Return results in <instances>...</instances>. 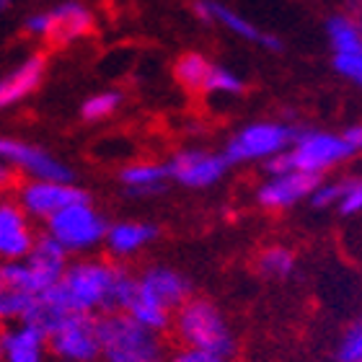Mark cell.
<instances>
[{
  "label": "cell",
  "instance_id": "obj_25",
  "mask_svg": "<svg viewBox=\"0 0 362 362\" xmlns=\"http://www.w3.org/2000/svg\"><path fill=\"white\" fill-rule=\"evenodd\" d=\"M68 316H70V310L62 305V300L57 298V293H54V290H49V293L39 295L37 303L31 305L29 316L23 318V321H26V324H31L34 329H39L45 337H49V334H52Z\"/></svg>",
  "mask_w": 362,
  "mask_h": 362
},
{
  "label": "cell",
  "instance_id": "obj_19",
  "mask_svg": "<svg viewBox=\"0 0 362 362\" xmlns=\"http://www.w3.org/2000/svg\"><path fill=\"white\" fill-rule=\"evenodd\" d=\"M47 337L31 324H11L0 329V362H47Z\"/></svg>",
  "mask_w": 362,
  "mask_h": 362
},
{
  "label": "cell",
  "instance_id": "obj_11",
  "mask_svg": "<svg viewBox=\"0 0 362 362\" xmlns=\"http://www.w3.org/2000/svg\"><path fill=\"white\" fill-rule=\"evenodd\" d=\"M86 192L76 187L73 181H52V179H26L16 189V199L23 210L29 212L34 223H47L57 212H62L70 204L86 199Z\"/></svg>",
  "mask_w": 362,
  "mask_h": 362
},
{
  "label": "cell",
  "instance_id": "obj_8",
  "mask_svg": "<svg viewBox=\"0 0 362 362\" xmlns=\"http://www.w3.org/2000/svg\"><path fill=\"white\" fill-rule=\"evenodd\" d=\"M49 357L57 362H101V326L96 316L70 313L49 337Z\"/></svg>",
  "mask_w": 362,
  "mask_h": 362
},
{
  "label": "cell",
  "instance_id": "obj_17",
  "mask_svg": "<svg viewBox=\"0 0 362 362\" xmlns=\"http://www.w3.org/2000/svg\"><path fill=\"white\" fill-rule=\"evenodd\" d=\"M70 262L73 259H70L68 251L47 233L39 235L34 249L29 251V257L23 259L31 279L37 282L39 293H49V290H54V287L60 285V279L65 277Z\"/></svg>",
  "mask_w": 362,
  "mask_h": 362
},
{
  "label": "cell",
  "instance_id": "obj_28",
  "mask_svg": "<svg viewBox=\"0 0 362 362\" xmlns=\"http://www.w3.org/2000/svg\"><path fill=\"white\" fill-rule=\"evenodd\" d=\"M243 90H246V81H243L241 73L215 62V68H212L210 78H207V86H204V93L220 98H238L243 96Z\"/></svg>",
  "mask_w": 362,
  "mask_h": 362
},
{
  "label": "cell",
  "instance_id": "obj_14",
  "mask_svg": "<svg viewBox=\"0 0 362 362\" xmlns=\"http://www.w3.org/2000/svg\"><path fill=\"white\" fill-rule=\"evenodd\" d=\"M321 184L318 176L300 174V171H282V174H267L257 187V204L262 210L282 212L293 210L298 204L308 202L310 194Z\"/></svg>",
  "mask_w": 362,
  "mask_h": 362
},
{
  "label": "cell",
  "instance_id": "obj_1",
  "mask_svg": "<svg viewBox=\"0 0 362 362\" xmlns=\"http://www.w3.org/2000/svg\"><path fill=\"white\" fill-rule=\"evenodd\" d=\"M132 287L135 274L114 259L78 257L70 262L54 293L70 313L101 318L106 313H122Z\"/></svg>",
  "mask_w": 362,
  "mask_h": 362
},
{
  "label": "cell",
  "instance_id": "obj_22",
  "mask_svg": "<svg viewBox=\"0 0 362 362\" xmlns=\"http://www.w3.org/2000/svg\"><path fill=\"white\" fill-rule=\"evenodd\" d=\"M326 42L332 54L362 52V18L357 13H332L326 18Z\"/></svg>",
  "mask_w": 362,
  "mask_h": 362
},
{
  "label": "cell",
  "instance_id": "obj_24",
  "mask_svg": "<svg viewBox=\"0 0 362 362\" xmlns=\"http://www.w3.org/2000/svg\"><path fill=\"white\" fill-rule=\"evenodd\" d=\"M215 62L202 52H184L174 62V78L176 83L189 93H204L207 78H210Z\"/></svg>",
  "mask_w": 362,
  "mask_h": 362
},
{
  "label": "cell",
  "instance_id": "obj_21",
  "mask_svg": "<svg viewBox=\"0 0 362 362\" xmlns=\"http://www.w3.org/2000/svg\"><path fill=\"white\" fill-rule=\"evenodd\" d=\"M119 184L129 197H156L171 184L168 163L160 160H132L127 166H122Z\"/></svg>",
  "mask_w": 362,
  "mask_h": 362
},
{
  "label": "cell",
  "instance_id": "obj_32",
  "mask_svg": "<svg viewBox=\"0 0 362 362\" xmlns=\"http://www.w3.org/2000/svg\"><path fill=\"white\" fill-rule=\"evenodd\" d=\"M334 70L339 73L347 83L362 88V52H352V54H334L332 57Z\"/></svg>",
  "mask_w": 362,
  "mask_h": 362
},
{
  "label": "cell",
  "instance_id": "obj_5",
  "mask_svg": "<svg viewBox=\"0 0 362 362\" xmlns=\"http://www.w3.org/2000/svg\"><path fill=\"white\" fill-rule=\"evenodd\" d=\"M300 129L282 119H259L249 122L226 140V158L230 166H251V163H269L293 145Z\"/></svg>",
  "mask_w": 362,
  "mask_h": 362
},
{
  "label": "cell",
  "instance_id": "obj_12",
  "mask_svg": "<svg viewBox=\"0 0 362 362\" xmlns=\"http://www.w3.org/2000/svg\"><path fill=\"white\" fill-rule=\"evenodd\" d=\"M194 13L199 21L212 23V26H218V29L233 34V37L241 39V42L264 47L269 52H279V49H282V39H279L277 34H272V31L262 29L259 23L249 21L241 11L230 8L228 3H220V0H197Z\"/></svg>",
  "mask_w": 362,
  "mask_h": 362
},
{
  "label": "cell",
  "instance_id": "obj_33",
  "mask_svg": "<svg viewBox=\"0 0 362 362\" xmlns=\"http://www.w3.org/2000/svg\"><path fill=\"white\" fill-rule=\"evenodd\" d=\"M168 362H228L226 357L210 355V352H199V349L179 347L176 352L168 355Z\"/></svg>",
  "mask_w": 362,
  "mask_h": 362
},
{
  "label": "cell",
  "instance_id": "obj_4",
  "mask_svg": "<svg viewBox=\"0 0 362 362\" xmlns=\"http://www.w3.org/2000/svg\"><path fill=\"white\" fill-rule=\"evenodd\" d=\"M101 326V362H168L163 334L151 332L127 313H106Z\"/></svg>",
  "mask_w": 362,
  "mask_h": 362
},
{
  "label": "cell",
  "instance_id": "obj_34",
  "mask_svg": "<svg viewBox=\"0 0 362 362\" xmlns=\"http://www.w3.org/2000/svg\"><path fill=\"white\" fill-rule=\"evenodd\" d=\"M344 140H347L349 151L352 153H362V122H355V124H349L344 132Z\"/></svg>",
  "mask_w": 362,
  "mask_h": 362
},
{
  "label": "cell",
  "instance_id": "obj_37",
  "mask_svg": "<svg viewBox=\"0 0 362 362\" xmlns=\"http://www.w3.org/2000/svg\"><path fill=\"white\" fill-rule=\"evenodd\" d=\"M357 8H360V11H362V0H357Z\"/></svg>",
  "mask_w": 362,
  "mask_h": 362
},
{
  "label": "cell",
  "instance_id": "obj_7",
  "mask_svg": "<svg viewBox=\"0 0 362 362\" xmlns=\"http://www.w3.org/2000/svg\"><path fill=\"white\" fill-rule=\"evenodd\" d=\"M93 26V13L81 0H62L47 11L29 13L23 18V31L31 39L52 42V45H70L83 39Z\"/></svg>",
  "mask_w": 362,
  "mask_h": 362
},
{
  "label": "cell",
  "instance_id": "obj_10",
  "mask_svg": "<svg viewBox=\"0 0 362 362\" xmlns=\"http://www.w3.org/2000/svg\"><path fill=\"white\" fill-rule=\"evenodd\" d=\"M168 163V174H171V184L184 189H212L218 187L220 181L226 179L230 160L226 158V153L207 151V148H184L176 151Z\"/></svg>",
  "mask_w": 362,
  "mask_h": 362
},
{
  "label": "cell",
  "instance_id": "obj_2",
  "mask_svg": "<svg viewBox=\"0 0 362 362\" xmlns=\"http://www.w3.org/2000/svg\"><path fill=\"white\" fill-rule=\"evenodd\" d=\"M171 332L181 347L210 352L226 360L235 352V334L228 324L226 313L207 298L192 295L174 313Z\"/></svg>",
  "mask_w": 362,
  "mask_h": 362
},
{
  "label": "cell",
  "instance_id": "obj_26",
  "mask_svg": "<svg viewBox=\"0 0 362 362\" xmlns=\"http://www.w3.org/2000/svg\"><path fill=\"white\" fill-rule=\"evenodd\" d=\"M298 257L293 249H287L282 243H272L259 251L257 257V272L267 279H287L295 274Z\"/></svg>",
  "mask_w": 362,
  "mask_h": 362
},
{
  "label": "cell",
  "instance_id": "obj_29",
  "mask_svg": "<svg viewBox=\"0 0 362 362\" xmlns=\"http://www.w3.org/2000/svg\"><path fill=\"white\" fill-rule=\"evenodd\" d=\"M337 362H362V316H357L352 324L341 332L337 349H334Z\"/></svg>",
  "mask_w": 362,
  "mask_h": 362
},
{
  "label": "cell",
  "instance_id": "obj_31",
  "mask_svg": "<svg viewBox=\"0 0 362 362\" xmlns=\"http://www.w3.org/2000/svg\"><path fill=\"white\" fill-rule=\"evenodd\" d=\"M339 197H341V179H321L316 192L310 194L308 204L313 210H329V207L339 204Z\"/></svg>",
  "mask_w": 362,
  "mask_h": 362
},
{
  "label": "cell",
  "instance_id": "obj_3",
  "mask_svg": "<svg viewBox=\"0 0 362 362\" xmlns=\"http://www.w3.org/2000/svg\"><path fill=\"white\" fill-rule=\"evenodd\" d=\"M355 153L349 151L341 132L329 129H300L293 145L282 156L264 163L267 174H282V171H300L324 179V174L347 163Z\"/></svg>",
  "mask_w": 362,
  "mask_h": 362
},
{
  "label": "cell",
  "instance_id": "obj_9",
  "mask_svg": "<svg viewBox=\"0 0 362 362\" xmlns=\"http://www.w3.org/2000/svg\"><path fill=\"white\" fill-rule=\"evenodd\" d=\"M0 163H6L11 171H18L26 179L73 181V171L65 160H60L42 145L26 143L21 137L0 135Z\"/></svg>",
  "mask_w": 362,
  "mask_h": 362
},
{
  "label": "cell",
  "instance_id": "obj_15",
  "mask_svg": "<svg viewBox=\"0 0 362 362\" xmlns=\"http://www.w3.org/2000/svg\"><path fill=\"white\" fill-rule=\"evenodd\" d=\"M29 212L16 197H0V262H23L37 243Z\"/></svg>",
  "mask_w": 362,
  "mask_h": 362
},
{
  "label": "cell",
  "instance_id": "obj_6",
  "mask_svg": "<svg viewBox=\"0 0 362 362\" xmlns=\"http://www.w3.org/2000/svg\"><path fill=\"white\" fill-rule=\"evenodd\" d=\"M109 220L96 210L88 197L57 212L45 223V233L60 243L70 257H90L98 246H104Z\"/></svg>",
  "mask_w": 362,
  "mask_h": 362
},
{
  "label": "cell",
  "instance_id": "obj_20",
  "mask_svg": "<svg viewBox=\"0 0 362 362\" xmlns=\"http://www.w3.org/2000/svg\"><path fill=\"white\" fill-rule=\"evenodd\" d=\"M45 68L47 65L42 54H29L26 60L3 73L0 76V112L26 101L45 81Z\"/></svg>",
  "mask_w": 362,
  "mask_h": 362
},
{
  "label": "cell",
  "instance_id": "obj_30",
  "mask_svg": "<svg viewBox=\"0 0 362 362\" xmlns=\"http://www.w3.org/2000/svg\"><path fill=\"white\" fill-rule=\"evenodd\" d=\"M337 210L341 215H360L362 212V176H341V197Z\"/></svg>",
  "mask_w": 362,
  "mask_h": 362
},
{
  "label": "cell",
  "instance_id": "obj_27",
  "mask_svg": "<svg viewBox=\"0 0 362 362\" xmlns=\"http://www.w3.org/2000/svg\"><path fill=\"white\" fill-rule=\"evenodd\" d=\"M122 104H124L122 90H114V88L96 90V93H90L83 104H81V117L88 124H96V122H104L109 117H114V114L119 112Z\"/></svg>",
  "mask_w": 362,
  "mask_h": 362
},
{
  "label": "cell",
  "instance_id": "obj_23",
  "mask_svg": "<svg viewBox=\"0 0 362 362\" xmlns=\"http://www.w3.org/2000/svg\"><path fill=\"white\" fill-rule=\"evenodd\" d=\"M122 313H127L129 318H135L137 324L145 326V329H151V332H168L171 324H174V313L168 308H163L160 303L151 300L145 293L137 290V279H135V287H132V293H129L127 303H124V308Z\"/></svg>",
  "mask_w": 362,
  "mask_h": 362
},
{
  "label": "cell",
  "instance_id": "obj_13",
  "mask_svg": "<svg viewBox=\"0 0 362 362\" xmlns=\"http://www.w3.org/2000/svg\"><path fill=\"white\" fill-rule=\"evenodd\" d=\"M39 295L23 262H0V324H21Z\"/></svg>",
  "mask_w": 362,
  "mask_h": 362
},
{
  "label": "cell",
  "instance_id": "obj_36",
  "mask_svg": "<svg viewBox=\"0 0 362 362\" xmlns=\"http://www.w3.org/2000/svg\"><path fill=\"white\" fill-rule=\"evenodd\" d=\"M11 8H13V0H0V18H3Z\"/></svg>",
  "mask_w": 362,
  "mask_h": 362
},
{
  "label": "cell",
  "instance_id": "obj_18",
  "mask_svg": "<svg viewBox=\"0 0 362 362\" xmlns=\"http://www.w3.org/2000/svg\"><path fill=\"white\" fill-rule=\"evenodd\" d=\"M158 233V226L148 220H117V223H109L104 249L114 262H124L143 254L151 243H156Z\"/></svg>",
  "mask_w": 362,
  "mask_h": 362
},
{
  "label": "cell",
  "instance_id": "obj_35",
  "mask_svg": "<svg viewBox=\"0 0 362 362\" xmlns=\"http://www.w3.org/2000/svg\"><path fill=\"white\" fill-rule=\"evenodd\" d=\"M11 179H13V171H11L6 163H0V189H6L8 184H11Z\"/></svg>",
  "mask_w": 362,
  "mask_h": 362
},
{
  "label": "cell",
  "instance_id": "obj_16",
  "mask_svg": "<svg viewBox=\"0 0 362 362\" xmlns=\"http://www.w3.org/2000/svg\"><path fill=\"white\" fill-rule=\"evenodd\" d=\"M135 279L140 293H145L151 300L160 303L171 313H176L192 298V282H189V277L184 272L174 269V267H166V264L145 267L140 274H135Z\"/></svg>",
  "mask_w": 362,
  "mask_h": 362
}]
</instances>
